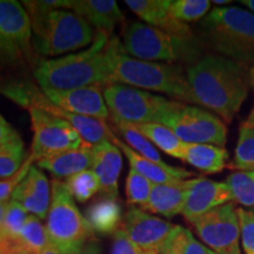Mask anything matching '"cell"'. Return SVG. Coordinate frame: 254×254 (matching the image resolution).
I'll use <instances>...</instances> for the list:
<instances>
[{
	"label": "cell",
	"mask_w": 254,
	"mask_h": 254,
	"mask_svg": "<svg viewBox=\"0 0 254 254\" xmlns=\"http://www.w3.org/2000/svg\"><path fill=\"white\" fill-rule=\"evenodd\" d=\"M123 52L118 38L97 32L88 49L63 58L41 60L34 68V78L41 91L104 88L110 85L116 60Z\"/></svg>",
	"instance_id": "6da1fadb"
},
{
	"label": "cell",
	"mask_w": 254,
	"mask_h": 254,
	"mask_svg": "<svg viewBox=\"0 0 254 254\" xmlns=\"http://www.w3.org/2000/svg\"><path fill=\"white\" fill-rule=\"evenodd\" d=\"M194 103L231 123L249 97L250 69L222 56L208 55L186 71Z\"/></svg>",
	"instance_id": "7a4b0ae2"
},
{
	"label": "cell",
	"mask_w": 254,
	"mask_h": 254,
	"mask_svg": "<svg viewBox=\"0 0 254 254\" xmlns=\"http://www.w3.org/2000/svg\"><path fill=\"white\" fill-rule=\"evenodd\" d=\"M208 44L240 65L254 67V13L238 6L214 7L201 20Z\"/></svg>",
	"instance_id": "3957f363"
},
{
	"label": "cell",
	"mask_w": 254,
	"mask_h": 254,
	"mask_svg": "<svg viewBox=\"0 0 254 254\" xmlns=\"http://www.w3.org/2000/svg\"><path fill=\"white\" fill-rule=\"evenodd\" d=\"M111 84L160 92L180 103L195 104L186 72L177 64L144 62L123 52L116 60Z\"/></svg>",
	"instance_id": "277c9868"
},
{
	"label": "cell",
	"mask_w": 254,
	"mask_h": 254,
	"mask_svg": "<svg viewBox=\"0 0 254 254\" xmlns=\"http://www.w3.org/2000/svg\"><path fill=\"white\" fill-rule=\"evenodd\" d=\"M32 45L38 55L58 57L93 43V28L69 9L32 15Z\"/></svg>",
	"instance_id": "5b68a950"
},
{
	"label": "cell",
	"mask_w": 254,
	"mask_h": 254,
	"mask_svg": "<svg viewBox=\"0 0 254 254\" xmlns=\"http://www.w3.org/2000/svg\"><path fill=\"white\" fill-rule=\"evenodd\" d=\"M123 50L125 55L144 62H198L201 50L193 39L167 33L147 24H126L123 28Z\"/></svg>",
	"instance_id": "8992f818"
},
{
	"label": "cell",
	"mask_w": 254,
	"mask_h": 254,
	"mask_svg": "<svg viewBox=\"0 0 254 254\" xmlns=\"http://www.w3.org/2000/svg\"><path fill=\"white\" fill-rule=\"evenodd\" d=\"M51 185V204L46 232L51 245L64 254H74L90 241L93 230L79 211L65 183L58 179Z\"/></svg>",
	"instance_id": "52a82bcc"
},
{
	"label": "cell",
	"mask_w": 254,
	"mask_h": 254,
	"mask_svg": "<svg viewBox=\"0 0 254 254\" xmlns=\"http://www.w3.org/2000/svg\"><path fill=\"white\" fill-rule=\"evenodd\" d=\"M0 92L25 109L41 110L51 114V116L56 117V118L69 123L79 132L81 138L88 144L94 146L105 141L113 142L116 139V135L111 131L105 120L88 118V117L69 113L67 111L60 109V107L51 103L49 98L31 82L8 84L5 87H2Z\"/></svg>",
	"instance_id": "ba28073f"
},
{
	"label": "cell",
	"mask_w": 254,
	"mask_h": 254,
	"mask_svg": "<svg viewBox=\"0 0 254 254\" xmlns=\"http://www.w3.org/2000/svg\"><path fill=\"white\" fill-rule=\"evenodd\" d=\"M103 94L111 119L129 124H159L177 101L124 84H111Z\"/></svg>",
	"instance_id": "9c48e42d"
},
{
	"label": "cell",
	"mask_w": 254,
	"mask_h": 254,
	"mask_svg": "<svg viewBox=\"0 0 254 254\" xmlns=\"http://www.w3.org/2000/svg\"><path fill=\"white\" fill-rule=\"evenodd\" d=\"M159 124L168 127L186 144H209L224 147L227 126L207 110L176 101Z\"/></svg>",
	"instance_id": "30bf717a"
},
{
	"label": "cell",
	"mask_w": 254,
	"mask_h": 254,
	"mask_svg": "<svg viewBox=\"0 0 254 254\" xmlns=\"http://www.w3.org/2000/svg\"><path fill=\"white\" fill-rule=\"evenodd\" d=\"M32 24L19 1L0 0V66H15L33 55Z\"/></svg>",
	"instance_id": "8fae6325"
},
{
	"label": "cell",
	"mask_w": 254,
	"mask_h": 254,
	"mask_svg": "<svg viewBox=\"0 0 254 254\" xmlns=\"http://www.w3.org/2000/svg\"><path fill=\"white\" fill-rule=\"evenodd\" d=\"M28 112L33 131L31 153L37 161L64 152L91 146L81 138L77 129L65 120L37 109H30Z\"/></svg>",
	"instance_id": "7c38bea8"
},
{
	"label": "cell",
	"mask_w": 254,
	"mask_h": 254,
	"mask_svg": "<svg viewBox=\"0 0 254 254\" xmlns=\"http://www.w3.org/2000/svg\"><path fill=\"white\" fill-rule=\"evenodd\" d=\"M208 250L215 254H240V221L232 202L190 221Z\"/></svg>",
	"instance_id": "4fadbf2b"
},
{
	"label": "cell",
	"mask_w": 254,
	"mask_h": 254,
	"mask_svg": "<svg viewBox=\"0 0 254 254\" xmlns=\"http://www.w3.org/2000/svg\"><path fill=\"white\" fill-rule=\"evenodd\" d=\"M174 227L176 225L136 207L127 212L122 224L125 233L142 252H159Z\"/></svg>",
	"instance_id": "5bb4252c"
},
{
	"label": "cell",
	"mask_w": 254,
	"mask_h": 254,
	"mask_svg": "<svg viewBox=\"0 0 254 254\" xmlns=\"http://www.w3.org/2000/svg\"><path fill=\"white\" fill-rule=\"evenodd\" d=\"M232 201L233 196L226 183L213 182L202 177L190 179L182 214L190 222L219 206Z\"/></svg>",
	"instance_id": "9a60e30c"
},
{
	"label": "cell",
	"mask_w": 254,
	"mask_h": 254,
	"mask_svg": "<svg viewBox=\"0 0 254 254\" xmlns=\"http://www.w3.org/2000/svg\"><path fill=\"white\" fill-rule=\"evenodd\" d=\"M49 100L69 113L106 120L110 113L99 86H88L67 91H43Z\"/></svg>",
	"instance_id": "2e32d148"
},
{
	"label": "cell",
	"mask_w": 254,
	"mask_h": 254,
	"mask_svg": "<svg viewBox=\"0 0 254 254\" xmlns=\"http://www.w3.org/2000/svg\"><path fill=\"white\" fill-rule=\"evenodd\" d=\"M172 0H126L132 12L150 26L186 39H193V32L185 23L174 19L170 13Z\"/></svg>",
	"instance_id": "e0dca14e"
},
{
	"label": "cell",
	"mask_w": 254,
	"mask_h": 254,
	"mask_svg": "<svg viewBox=\"0 0 254 254\" xmlns=\"http://www.w3.org/2000/svg\"><path fill=\"white\" fill-rule=\"evenodd\" d=\"M15 200L34 217L46 219L51 204L50 183L39 167L32 166L27 176L12 194Z\"/></svg>",
	"instance_id": "ac0fdd59"
},
{
	"label": "cell",
	"mask_w": 254,
	"mask_h": 254,
	"mask_svg": "<svg viewBox=\"0 0 254 254\" xmlns=\"http://www.w3.org/2000/svg\"><path fill=\"white\" fill-rule=\"evenodd\" d=\"M123 167V152L113 142L105 141L93 146L92 171L100 182L101 192L106 198L117 199L118 179Z\"/></svg>",
	"instance_id": "d6986e66"
},
{
	"label": "cell",
	"mask_w": 254,
	"mask_h": 254,
	"mask_svg": "<svg viewBox=\"0 0 254 254\" xmlns=\"http://www.w3.org/2000/svg\"><path fill=\"white\" fill-rule=\"evenodd\" d=\"M50 245L46 227L31 214L21 232L0 236V254H40Z\"/></svg>",
	"instance_id": "ffe728a7"
},
{
	"label": "cell",
	"mask_w": 254,
	"mask_h": 254,
	"mask_svg": "<svg viewBox=\"0 0 254 254\" xmlns=\"http://www.w3.org/2000/svg\"><path fill=\"white\" fill-rule=\"evenodd\" d=\"M113 144L126 155L132 170L140 173L153 184H168L179 182V180H187V178L194 176V173L186 168L173 167L165 163H155V161L141 157L117 136L113 140Z\"/></svg>",
	"instance_id": "44dd1931"
},
{
	"label": "cell",
	"mask_w": 254,
	"mask_h": 254,
	"mask_svg": "<svg viewBox=\"0 0 254 254\" xmlns=\"http://www.w3.org/2000/svg\"><path fill=\"white\" fill-rule=\"evenodd\" d=\"M69 11L85 19L97 32H103L110 37L116 25L125 19L114 0H72Z\"/></svg>",
	"instance_id": "7402d4cb"
},
{
	"label": "cell",
	"mask_w": 254,
	"mask_h": 254,
	"mask_svg": "<svg viewBox=\"0 0 254 254\" xmlns=\"http://www.w3.org/2000/svg\"><path fill=\"white\" fill-rule=\"evenodd\" d=\"M189 186V179L168 184H154L150 199L142 209L164 215L166 218H173L178 214H182Z\"/></svg>",
	"instance_id": "603a6c76"
},
{
	"label": "cell",
	"mask_w": 254,
	"mask_h": 254,
	"mask_svg": "<svg viewBox=\"0 0 254 254\" xmlns=\"http://www.w3.org/2000/svg\"><path fill=\"white\" fill-rule=\"evenodd\" d=\"M38 167L44 168L52 174L56 179L67 178L80 173L82 171L92 170L93 166V145L79 150L64 152L37 161Z\"/></svg>",
	"instance_id": "cb8c5ba5"
},
{
	"label": "cell",
	"mask_w": 254,
	"mask_h": 254,
	"mask_svg": "<svg viewBox=\"0 0 254 254\" xmlns=\"http://www.w3.org/2000/svg\"><path fill=\"white\" fill-rule=\"evenodd\" d=\"M228 158L230 154L225 147L209 144H186L183 161L200 172L214 174L226 168Z\"/></svg>",
	"instance_id": "d4e9b609"
},
{
	"label": "cell",
	"mask_w": 254,
	"mask_h": 254,
	"mask_svg": "<svg viewBox=\"0 0 254 254\" xmlns=\"http://www.w3.org/2000/svg\"><path fill=\"white\" fill-rule=\"evenodd\" d=\"M87 221L93 232L100 234L116 233L122 227V207L116 199L106 198L88 208Z\"/></svg>",
	"instance_id": "484cf974"
},
{
	"label": "cell",
	"mask_w": 254,
	"mask_h": 254,
	"mask_svg": "<svg viewBox=\"0 0 254 254\" xmlns=\"http://www.w3.org/2000/svg\"><path fill=\"white\" fill-rule=\"evenodd\" d=\"M132 125L154 146H157L170 157L180 159L183 161L186 142H184L172 129L158 123L132 124Z\"/></svg>",
	"instance_id": "4316f807"
},
{
	"label": "cell",
	"mask_w": 254,
	"mask_h": 254,
	"mask_svg": "<svg viewBox=\"0 0 254 254\" xmlns=\"http://www.w3.org/2000/svg\"><path fill=\"white\" fill-rule=\"evenodd\" d=\"M158 254H209V251L193 237L190 231L176 225Z\"/></svg>",
	"instance_id": "83f0119b"
},
{
	"label": "cell",
	"mask_w": 254,
	"mask_h": 254,
	"mask_svg": "<svg viewBox=\"0 0 254 254\" xmlns=\"http://www.w3.org/2000/svg\"><path fill=\"white\" fill-rule=\"evenodd\" d=\"M112 122L116 125L117 129L122 133L127 142V146L131 147L135 153L148 159V160L155 161V163H164L160 153L154 147V145L145 135H142L132 124L119 122V120H112Z\"/></svg>",
	"instance_id": "f1b7e54d"
},
{
	"label": "cell",
	"mask_w": 254,
	"mask_h": 254,
	"mask_svg": "<svg viewBox=\"0 0 254 254\" xmlns=\"http://www.w3.org/2000/svg\"><path fill=\"white\" fill-rule=\"evenodd\" d=\"M226 184L234 201L245 207H254V170L231 173Z\"/></svg>",
	"instance_id": "f546056e"
},
{
	"label": "cell",
	"mask_w": 254,
	"mask_h": 254,
	"mask_svg": "<svg viewBox=\"0 0 254 254\" xmlns=\"http://www.w3.org/2000/svg\"><path fill=\"white\" fill-rule=\"evenodd\" d=\"M65 184L73 198L79 202L87 201L101 190L99 179L92 170L82 171L67 178Z\"/></svg>",
	"instance_id": "4dcf8cb0"
},
{
	"label": "cell",
	"mask_w": 254,
	"mask_h": 254,
	"mask_svg": "<svg viewBox=\"0 0 254 254\" xmlns=\"http://www.w3.org/2000/svg\"><path fill=\"white\" fill-rule=\"evenodd\" d=\"M211 4L208 0H172L170 13L182 23H193L207 15Z\"/></svg>",
	"instance_id": "1f68e13d"
},
{
	"label": "cell",
	"mask_w": 254,
	"mask_h": 254,
	"mask_svg": "<svg viewBox=\"0 0 254 254\" xmlns=\"http://www.w3.org/2000/svg\"><path fill=\"white\" fill-rule=\"evenodd\" d=\"M233 167L238 171L254 170V128L240 126Z\"/></svg>",
	"instance_id": "d6a6232c"
},
{
	"label": "cell",
	"mask_w": 254,
	"mask_h": 254,
	"mask_svg": "<svg viewBox=\"0 0 254 254\" xmlns=\"http://www.w3.org/2000/svg\"><path fill=\"white\" fill-rule=\"evenodd\" d=\"M153 185V183H151L144 176L131 168L125 185L127 202L129 205H139L142 208L150 199Z\"/></svg>",
	"instance_id": "836d02e7"
},
{
	"label": "cell",
	"mask_w": 254,
	"mask_h": 254,
	"mask_svg": "<svg viewBox=\"0 0 254 254\" xmlns=\"http://www.w3.org/2000/svg\"><path fill=\"white\" fill-rule=\"evenodd\" d=\"M30 217L28 212L23 206L15 200H9L6 207L4 220H2L0 236H9V234H17L23 230L27 219Z\"/></svg>",
	"instance_id": "e575fe53"
},
{
	"label": "cell",
	"mask_w": 254,
	"mask_h": 254,
	"mask_svg": "<svg viewBox=\"0 0 254 254\" xmlns=\"http://www.w3.org/2000/svg\"><path fill=\"white\" fill-rule=\"evenodd\" d=\"M26 153L24 150V142L11 146L6 150L0 151V178L7 179L23 166Z\"/></svg>",
	"instance_id": "d590c367"
},
{
	"label": "cell",
	"mask_w": 254,
	"mask_h": 254,
	"mask_svg": "<svg viewBox=\"0 0 254 254\" xmlns=\"http://www.w3.org/2000/svg\"><path fill=\"white\" fill-rule=\"evenodd\" d=\"M36 160L34 155L31 153L27 154L26 159H25L23 166L19 168V171L12 177L7 178V179L0 180V202H8L12 199V194L15 190V189L20 185V183L25 179L27 176L30 168L33 166V163Z\"/></svg>",
	"instance_id": "8d00e7d4"
},
{
	"label": "cell",
	"mask_w": 254,
	"mask_h": 254,
	"mask_svg": "<svg viewBox=\"0 0 254 254\" xmlns=\"http://www.w3.org/2000/svg\"><path fill=\"white\" fill-rule=\"evenodd\" d=\"M238 217L240 221L241 244L244 253L254 254V212L238 208Z\"/></svg>",
	"instance_id": "74e56055"
},
{
	"label": "cell",
	"mask_w": 254,
	"mask_h": 254,
	"mask_svg": "<svg viewBox=\"0 0 254 254\" xmlns=\"http://www.w3.org/2000/svg\"><path fill=\"white\" fill-rule=\"evenodd\" d=\"M24 7L30 17L47 13L55 9H71L72 0H40V1H24Z\"/></svg>",
	"instance_id": "f35d334b"
},
{
	"label": "cell",
	"mask_w": 254,
	"mask_h": 254,
	"mask_svg": "<svg viewBox=\"0 0 254 254\" xmlns=\"http://www.w3.org/2000/svg\"><path fill=\"white\" fill-rule=\"evenodd\" d=\"M144 252L132 243L122 227L114 233L112 254H142Z\"/></svg>",
	"instance_id": "ab89813d"
},
{
	"label": "cell",
	"mask_w": 254,
	"mask_h": 254,
	"mask_svg": "<svg viewBox=\"0 0 254 254\" xmlns=\"http://www.w3.org/2000/svg\"><path fill=\"white\" fill-rule=\"evenodd\" d=\"M23 142L19 133L0 116V151Z\"/></svg>",
	"instance_id": "60d3db41"
},
{
	"label": "cell",
	"mask_w": 254,
	"mask_h": 254,
	"mask_svg": "<svg viewBox=\"0 0 254 254\" xmlns=\"http://www.w3.org/2000/svg\"><path fill=\"white\" fill-rule=\"evenodd\" d=\"M100 252L101 251H100L99 244H98L97 241L92 240V241H88L86 245L74 254H100Z\"/></svg>",
	"instance_id": "b9f144b4"
},
{
	"label": "cell",
	"mask_w": 254,
	"mask_h": 254,
	"mask_svg": "<svg viewBox=\"0 0 254 254\" xmlns=\"http://www.w3.org/2000/svg\"><path fill=\"white\" fill-rule=\"evenodd\" d=\"M241 125L246 126V127H251V128H254V109L251 111L249 116H247L246 120L241 124Z\"/></svg>",
	"instance_id": "7bdbcfd3"
},
{
	"label": "cell",
	"mask_w": 254,
	"mask_h": 254,
	"mask_svg": "<svg viewBox=\"0 0 254 254\" xmlns=\"http://www.w3.org/2000/svg\"><path fill=\"white\" fill-rule=\"evenodd\" d=\"M8 202H9V201H8ZM8 202H0V230H1L2 220H4L5 211H6V207H7Z\"/></svg>",
	"instance_id": "ee69618b"
},
{
	"label": "cell",
	"mask_w": 254,
	"mask_h": 254,
	"mask_svg": "<svg viewBox=\"0 0 254 254\" xmlns=\"http://www.w3.org/2000/svg\"><path fill=\"white\" fill-rule=\"evenodd\" d=\"M232 0H213L212 4L215 5V7H225L226 5L232 4Z\"/></svg>",
	"instance_id": "f6af8a7d"
},
{
	"label": "cell",
	"mask_w": 254,
	"mask_h": 254,
	"mask_svg": "<svg viewBox=\"0 0 254 254\" xmlns=\"http://www.w3.org/2000/svg\"><path fill=\"white\" fill-rule=\"evenodd\" d=\"M240 4L244 5L245 7L250 9L252 13H254V0H240Z\"/></svg>",
	"instance_id": "bcb514c9"
},
{
	"label": "cell",
	"mask_w": 254,
	"mask_h": 254,
	"mask_svg": "<svg viewBox=\"0 0 254 254\" xmlns=\"http://www.w3.org/2000/svg\"><path fill=\"white\" fill-rule=\"evenodd\" d=\"M40 254H64V253L60 252V251L58 249H56L53 245H50L45 251H43Z\"/></svg>",
	"instance_id": "7dc6e473"
},
{
	"label": "cell",
	"mask_w": 254,
	"mask_h": 254,
	"mask_svg": "<svg viewBox=\"0 0 254 254\" xmlns=\"http://www.w3.org/2000/svg\"><path fill=\"white\" fill-rule=\"evenodd\" d=\"M250 81H251V88L254 91V67L250 68Z\"/></svg>",
	"instance_id": "c3c4849f"
},
{
	"label": "cell",
	"mask_w": 254,
	"mask_h": 254,
	"mask_svg": "<svg viewBox=\"0 0 254 254\" xmlns=\"http://www.w3.org/2000/svg\"><path fill=\"white\" fill-rule=\"evenodd\" d=\"M142 254H158V252H154V251H152V252H144Z\"/></svg>",
	"instance_id": "681fc988"
},
{
	"label": "cell",
	"mask_w": 254,
	"mask_h": 254,
	"mask_svg": "<svg viewBox=\"0 0 254 254\" xmlns=\"http://www.w3.org/2000/svg\"><path fill=\"white\" fill-rule=\"evenodd\" d=\"M208 251H209V254H215L214 252H212V251H211V250H208Z\"/></svg>",
	"instance_id": "f907efd6"
},
{
	"label": "cell",
	"mask_w": 254,
	"mask_h": 254,
	"mask_svg": "<svg viewBox=\"0 0 254 254\" xmlns=\"http://www.w3.org/2000/svg\"><path fill=\"white\" fill-rule=\"evenodd\" d=\"M253 212H254V211H253Z\"/></svg>",
	"instance_id": "816d5d0a"
}]
</instances>
